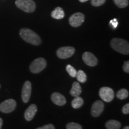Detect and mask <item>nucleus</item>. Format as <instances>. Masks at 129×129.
Listing matches in <instances>:
<instances>
[{"instance_id":"obj_20","label":"nucleus","mask_w":129,"mask_h":129,"mask_svg":"<svg viewBox=\"0 0 129 129\" xmlns=\"http://www.w3.org/2000/svg\"><path fill=\"white\" fill-rule=\"evenodd\" d=\"M118 7L123 9L128 6V0H113Z\"/></svg>"},{"instance_id":"obj_9","label":"nucleus","mask_w":129,"mask_h":129,"mask_svg":"<svg viewBox=\"0 0 129 129\" xmlns=\"http://www.w3.org/2000/svg\"><path fill=\"white\" fill-rule=\"evenodd\" d=\"M32 92V84L29 81L24 83L22 90V99L24 103H28L29 101Z\"/></svg>"},{"instance_id":"obj_26","label":"nucleus","mask_w":129,"mask_h":129,"mask_svg":"<svg viewBox=\"0 0 129 129\" xmlns=\"http://www.w3.org/2000/svg\"><path fill=\"white\" fill-rule=\"evenodd\" d=\"M122 112L124 114H128L129 113V104H127L122 107Z\"/></svg>"},{"instance_id":"obj_21","label":"nucleus","mask_w":129,"mask_h":129,"mask_svg":"<svg viewBox=\"0 0 129 129\" xmlns=\"http://www.w3.org/2000/svg\"><path fill=\"white\" fill-rule=\"evenodd\" d=\"M66 70H67L68 73L69 74L71 77H73V78L76 77L77 71L76 69L74 68L71 65V64H68L67 67H66Z\"/></svg>"},{"instance_id":"obj_3","label":"nucleus","mask_w":129,"mask_h":129,"mask_svg":"<svg viewBox=\"0 0 129 129\" xmlns=\"http://www.w3.org/2000/svg\"><path fill=\"white\" fill-rule=\"evenodd\" d=\"M16 7L26 13H32L36 9V4L33 0H16Z\"/></svg>"},{"instance_id":"obj_6","label":"nucleus","mask_w":129,"mask_h":129,"mask_svg":"<svg viewBox=\"0 0 129 129\" xmlns=\"http://www.w3.org/2000/svg\"><path fill=\"white\" fill-rule=\"evenodd\" d=\"M75 51V48L72 47H62L57 50L56 54L60 59H66L73 56Z\"/></svg>"},{"instance_id":"obj_12","label":"nucleus","mask_w":129,"mask_h":129,"mask_svg":"<svg viewBox=\"0 0 129 129\" xmlns=\"http://www.w3.org/2000/svg\"><path fill=\"white\" fill-rule=\"evenodd\" d=\"M51 99L54 104L58 106H63L67 103L66 98L59 93H53L51 96Z\"/></svg>"},{"instance_id":"obj_16","label":"nucleus","mask_w":129,"mask_h":129,"mask_svg":"<svg viewBox=\"0 0 129 129\" xmlns=\"http://www.w3.org/2000/svg\"><path fill=\"white\" fill-rule=\"evenodd\" d=\"M121 126L120 122L114 120H109L105 124L106 128L108 129H120Z\"/></svg>"},{"instance_id":"obj_14","label":"nucleus","mask_w":129,"mask_h":129,"mask_svg":"<svg viewBox=\"0 0 129 129\" xmlns=\"http://www.w3.org/2000/svg\"><path fill=\"white\" fill-rule=\"evenodd\" d=\"M82 92L81 87L78 82H74L72 84L71 90L70 91L71 94L74 97L79 96Z\"/></svg>"},{"instance_id":"obj_18","label":"nucleus","mask_w":129,"mask_h":129,"mask_svg":"<svg viewBox=\"0 0 129 129\" xmlns=\"http://www.w3.org/2000/svg\"><path fill=\"white\" fill-rule=\"evenodd\" d=\"M77 80L78 81L81 83H84L87 81V75L85 74V72L83 71L82 70H79L78 72H77Z\"/></svg>"},{"instance_id":"obj_24","label":"nucleus","mask_w":129,"mask_h":129,"mask_svg":"<svg viewBox=\"0 0 129 129\" xmlns=\"http://www.w3.org/2000/svg\"><path fill=\"white\" fill-rule=\"evenodd\" d=\"M55 128V127L54 126L51 124H48L43 125V126L38 127L37 129H54Z\"/></svg>"},{"instance_id":"obj_19","label":"nucleus","mask_w":129,"mask_h":129,"mask_svg":"<svg viewBox=\"0 0 129 129\" xmlns=\"http://www.w3.org/2000/svg\"><path fill=\"white\" fill-rule=\"evenodd\" d=\"M128 96V91L125 88H121L117 93V97L119 99L122 100L126 99Z\"/></svg>"},{"instance_id":"obj_1","label":"nucleus","mask_w":129,"mask_h":129,"mask_svg":"<svg viewBox=\"0 0 129 129\" xmlns=\"http://www.w3.org/2000/svg\"><path fill=\"white\" fill-rule=\"evenodd\" d=\"M19 34L24 41L30 44L39 46L41 44V40L39 35L30 29L26 28L21 29Z\"/></svg>"},{"instance_id":"obj_29","label":"nucleus","mask_w":129,"mask_h":129,"mask_svg":"<svg viewBox=\"0 0 129 129\" xmlns=\"http://www.w3.org/2000/svg\"><path fill=\"white\" fill-rule=\"evenodd\" d=\"M87 1H88V0H79V1L81 3H85Z\"/></svg>"},{"instance_id":"obj_31","label":"nucleus","mask_w":129,"mask_h":129,"mask_svg":"<svg viewBox=\"0 0 129 129\" xmlns=\"http://www.w3.org/2000/svg\"><path fill=\"white\" fill-rule=\"evenodd\" d=\"M0 88H1V85H0Z\"/></svg>"},{"instance_id":"obj_11","label":"nucleus","mask_w":129,"mask_h":129,"mask_svg":"<svg viewBox=\"0 0 129 129\" xmlns=\"http://www.w3.org/2000/svg\"><path fill=\"white\" fill-rule=\"evenodd\" d=\"M83 60L87 65L95 67L98 64V60L94 54L90 52H85L83 54Z\"/></svg>"},{"instance_id":"obj_27","label":"nucleus","mask_w":129,"mask_h":129,"mask_svg":"<svg viewBox=\"0 0 129 129\" xmlns=\"http://www.w3.org/2000/svg\"><path fill=\"white\" fill-rule=\"evenodd\" d=\"M123 70L126 73H129V61L124 62L123 65Z\"/></svg>"},{"instance_id":"obj_13","label":"nucleus","mask_w":129,"mask_h":129,"mask_svg":"<svg viewBox=\"0 0 129 129\" xmlns=\"http://www.w3.org/2000/svg\"><path fill=\"white\" fill-rule=\"evenodd\" d=\"M37 112V106L36 105L32 104L29 106L25 112V118L28 121H30L34 118Z\"/></svg>"},{"instance_id":"obj_28","label":"nucleus","mask_w":129,"mask_h":129,"mask_svg":"<svg viewBox=\"0 0 129 129\" xmlns=\"http://www.w3.org/2000/svg\"><path fill=\"white\" fill-rule=\"evenodd\" d=\"M3 119L1 118H0V129L2 128V126H3Z\"/></svg>"},{"instance_id":"obj_4","label":"nucleus","mask_w":129,"mask_h":129,"mask_svg":"<svg viewBox=\"0 0 129 129\" xmlns=\"http://www.w3.org/2000/svg\"><path fill=\"white\" fill-rule=\"evenodd\" d=\"M47 67V62L44 58L40 57L35 59L30 64V71L33 74H38Z\"/></svg>"},{"instance_id":"obj_15","label":"nucleus","mask_w":129,"mask_h":129,"mask_svg":"<svg viewBox=\"0 0 129 129\" xmlns=\"http://www.w3.org/2000/svg\"><path fill=\"white\" fill-rule=\"evenodd\" d=\"M51 16L53 18L59 20V19H62L64 17V12L62 8L57 7L51 12Z\"/></svg>"},{"instance_id":"obj_10","label":"nucleus","mask_w":129,"mask_h":129,"mask_svg":"<svg viewBox=\"0 0 129 129\" xmlns=\"http://www.w3.org/2000/svg\"><path fill=\"white\" fill-rule=\"evenodd\" d=\"M104 109V104L101 101H97L93 103L91 106V114L94 117H98L101 115Z\"/></svg>"},{"instance_id":"obj_22","label":"nucleus","mask_w":129,"mask_h":129,"mask_svg":"<svg viewBox=\"0 0 129 129\" xmlns=\"http://www.w3.org/2000/svg\"><path fill=\"white\" fill-rule=\"evenodd\" d=\"M67 129H82L81 125L76 122H69L67 125Z\"/></svg>"},{"instance_id":"obj_17","label":"nucleus","mask_w":129,"mask_h":129,"mask_svg":"<svg viewBox=\"0 0 129 129\" xmlns=\"http://www.w3.org/2000/svg\"><path fill=\"white\" fill-rule=\"evenodd\" d=\"M74 99L72 101L71 105L75 109H78L83 106L84 104V101L83 98L80 96L75 97Z\"/></svg>"},{"instance_id":"obj_8","label":"nucleus","mask_w":129,"mask_h":129,"mask_svg":"<svg viewBox=\"0 0 129 129\" xmlns=\"http://www.w3.org/2000/svg\"><path fill=\"white\" fill-rule=\"evenodd\" d=\"M84 19L85 16L84 14L78 12L73 14L69 17V22L72 26L77 28L82 25V23L84 22Z\"/></svg>"},{"instance_id":"obj_5","label":"nucleus","mask_w":129,"mask_h":129,"mask_svg":"<svg viewBox=\"0 0 129 129\" xmlns=\"http://www.w3.org/2000/svg\"><path fill=\"white\" fill-rule=\"evenodd\" d=\"M17 103L15 100L9 99L0 104V111L3 113H10L16 109Z\"/></svg>"},{"instance_id":"obj_30","label":"nucleus","mask_w":129,"mask_h":129,"mask_svg":"<svg viewBox=\"0 0 129 129\" xmlns=\"http://www.w3.org/2000/svg\"><path fill=\"white\" fill-rule=\"evenodd\" d=\"M123 128H124V129H128L129 127H128V126H125V127H124Z\"/></svg>"},{"instance_id":"obj_7","label":"nucleus","mask_w":129,"mask_h":129,"mask_svg":"<svg viewBox=\"0 0 129 129\" xmlns=\"http://www.w3.org/2000/svg\"><path fill=\"white\" fill-rule=\"evenodd\" d=\"M99 96L106 102H110L114 98V90L110 87H104L99 90Z\"/></svg>"},{"instance_id":"obj_2","label":"nucleus","mask_w":129,"mask_h":129,"mask_svg":"<svg viewBox=\"0 0 129 129\" xmlns=\"http://www.w3.org/2000/svg\"><path fill=\"white\" fill-rule=\"evenodd\" d=\"M111 46L114 50L123 54L129 53V45L126 40L121 38H113L111 41Z\"/></svg>"},{"instance_id":"obj_25","label":"nucleus","mask_w":129,"mask_h":129,"mask_svg":"<svg viewBox=\"0 0 129 129\" xmlns=\"http://www.w3.org/2000/svg\"><path fill=\"white\" fill-rule=\"evenodd\" d=\"M110 25L112 27L113 29H115L118 26V20L116 19H114L113 20H111L110 21Z\"/></svg>"},{"instance_id":"obj_23","label":"nucleus","mask_w":129,"mask_h":129,"mask_svg":"<svg viewBox=\"0 0 129 129\" xmlns=\"http://www.w3.org/2000/svg\"><path fill=\"white\" fill-rule=\"evenodd\" d=\"M106 0H91V4L94 7H99L105 3Z\"/></svg>"}]
</instances>
